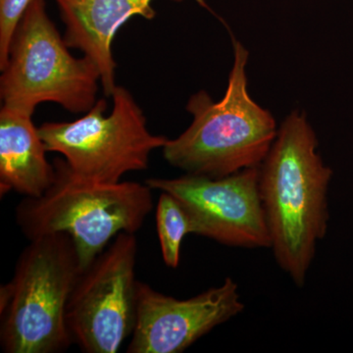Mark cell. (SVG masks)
Segmentation results:
<instances>
[{"mask_svg": "<svg viewBox=\"0 0 353 353\" xmlns=\"http://www.w3.org/2000/svg\"><path fill=\"white\" fill-rule=\"evenodd\" d=\"M306 114L283 121L260 166L259 190L279 266L303 288L329 224L328 194L333 171L318 152Z\"/></svg>", "mask_w": 353, "mask_h": 353, "instance_id": "1", "label": "cell"}, {"mask_svg": "<svg viewBox=\"0 0 353 353\" xmlns=\"http://www.w3.org/2000/svg\"><path fill=\"white\" fill-rule=\"evenodd\" d=\"M233 43L234 64L224 97L215 102L205 90L192 94L185 106L192 124L162 148L166 161L187 174L223 178L260 166L277 138L275 118L248 92L250 53L241 41L234 39Z\"/></svg>", "mask_w": 353, "mask_h": 353, "instance_id": "2", "label": "cell"}, {"mask_svg": "<svg viewBox=\"0 0 353 353\" xmlns=\"http://www.w3.org/2000/svg\"><path fill=\"white\" fill-rule=\"evenodd\" d=\"M55 180L39 197H25L16 221L28 240L66 233L78 250L82 270L120 233L143 227L153 208L152 189L146 183H105L76 175L64 158L53 162Z\"/></svg>", "mask_w": 353, "mask_h": 353, "instance_id": "3", "label": "cell"}, {"mask_svg": "<svg viewBox=\"0 0 353 353\" xmlns=\"http://www.w3.org/2000/svg\"><path fill=\"white\" fill-rule=\"evenodd\" d=\"M66 233L30 241L10 282L0 288V345L6 353H58L73 343L66 310L81 272Z\"/></svg>", "mask_w": 353, "mask_h": 353, "instance_id": "4", "label": "cell"}, {"mask_svg": "<svg viewBox=\"0 0 353 353\" xmlns=\"http://www.w3.org/2000/svg\"><path fill=\"white\" fill-rule=\"evenodd\" d=\"M0 97L10 110L32 115L41 102H55L71 113H87L97 103L101 73L88 57L70 53L64 37L34 0L14 32L1 70Z\"/></svg>", "mask_w": 353, "mask_h": 353, "instance_id": "5", "label": "cell"}, {"mask_svg": "<svg viewBox=\"0 0 353 353\" xmlns=\"http://www.w3.org/2000/svg\"><path fill=\"white\" fill-rule=\"evenodd\" d=\"M113 109L101 99L73 122H48L39 128L48 152H58L73 173L94 182L115 183L129 172L148 169L152 152L168 139L148 131L139 104L126 88L116 85Z\"/></svg>", "mask_w": 353, "mask_h": 353, "instance_id": "6", "label": "cell"}, {"mask_svg": "<svg viewBox=\"0 0 353 353\" xmlns=\"http://www.w3.org/2000/svg\"><path fill=\"white\" fill-rule=\"evenodd\" d=\"M138 240L120 233L83 269L70 296L67 327L87 353H116L132 336L136 320Z\"/></svg>", "mask_w": 353, "mask_h": 353, "instance_id": "7", "label": "cell"}, {"mask_svg": "<svg viewBox=\"0 0 353 353\" xmlns=\"http://www.w3.org/2000/svg\"><path fill=\"white\" fill-rule=\"evenodd\" d=\"M260 166L223 178L185 174L148 179L145 183L180 202L189 217L190 234L232 248H270L260 196Z\"/></svg>", "mask_w": 353, "mask_h": 353, "instance_id": "8", "label": "cell"}, {"mask_svg": "<svg viewBox=\"0 0 353 353\" xmlns=\"http://www.w3.org/2000/svg\"><path fill=\"white\" fill-rule=\"evenodd\" d=\"M231 278L189 299H178L138 282L136 320L128 353H181L216 327L243 312Z\"/></svg>", "mask_w": 353, "mask_h": 353, "instance_id": "9", "label": "cell"}, {"mask_svg": "<svg viewBox=\"0 0 353 353\" xmlns=\"http://www.w3.org/2000/svg\"><path fill=\"white\" fill-rule=\"evenodd\" d=\"M65 25L64 39L69 48L82 51L83 57L99 70L104 94L116 88V65L112 43L116 32L134 16L154 19L153 0H54ZM182 1V0H174Z\"/></svg>", "mask_w": 353, "mask_h": 353, "instance_id": "10", "label": "cell"}, {"mask_svg": "<svg viewBox=\"0 0 353 353\" xmlns=\"http://www.w3.org/2000/svg\"><path fill=\"white\" fill-rule=\"evenodd\" d=\"M32 116L6 108L0 111V188L26 197H39L55 180L54 165Z\"/></svg>", "mask_w": 353, "mask_h": 353, "instance_id": "11", "label": "cell"}, {"mask_svg": "<svg viewBox=\"0 0 353 353\" xmlns=\"http://www.w3.org/2000/svg\"><path fill=\"white\" fill-rule=\"evenodd\" d=\"M157 227L165 265L169 268H178L182 241L190 234V221L180 202L168 192H160L157 208Z\"/></svg>", "mask_w": 353, "mask_h": 353, "instance_id": "12", "label": "cell"}, {"mask_svg": "<svg viewBox=\"0 0 353 353\" xmlns=\"http://www.w3.org/2000/svg\"><path fill=\"white\" fill-rule=\"evenodd\" d=\"M34 0H0V70L8 59L14 32Z\"/></svg>", "mask_w": 353, "mask_h": 353, "instance_id": "13", "label": "cell"}]
</instances>
